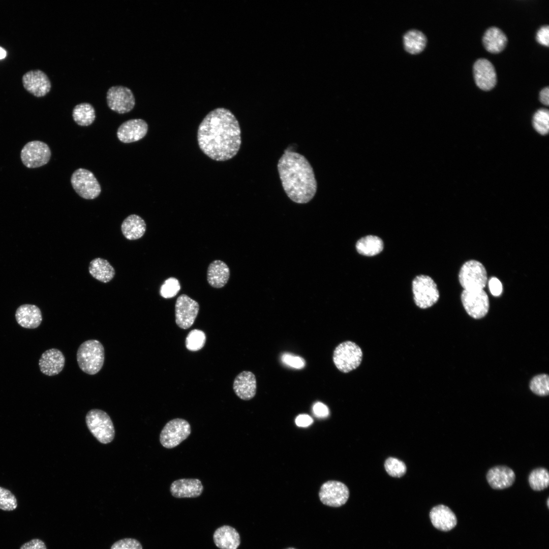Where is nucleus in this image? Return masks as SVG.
Instances as JSON below:
<instances>
[{
	"label": "nucleus",
	"mask_w": 549,
	"mask_h": 549,
	"mask_svg": "<svg viewBox=\"0 0 549 549\" xmlns=\"http://www.w3.org/2000/svg\"><path fill=\"white\" fill-rule=\"evenodd\" d=\"M17 500L15 496L9 490L0 486V509L11 511L17 507Z\"/></svg>",
	"instance_id": "e433bc0d"
},
{
	"label": "nucleus",
	"mask_w": 549,
	"mask_h": 549,
	"mask_svg": "<svg viewBox=\"0 0 549 549\" xmlns=\"http://www.w3.org/2000/svg\"><path fill=\"white\" fill-rule=\"evenodd\" d=\"M148 131V125L141 118L130 119L122 123L117 131V137L119 141L129 143L142 139Z\"/></svg>",
	"instance_id": "f3484780"
},
{
	"label": "nucleus",
	"mask_w": 549,
	"mask_h": 549,
	"mask_svg": "<svg viewBox=\"0 0 549 549\" xmlns=\"http://www.w3.org/2000/svg\"><path fill=\"white\" fill-rule=\"evenodd\" d=\"M313 412L314 414L320 418H324L329 415V409L324 404L317 402L313 406Z\"/></svg>",
	"instance_id": "c03bdc74"
},
{
	"label": "nucleus",
	"mask_w": 549,
	"mask_h": 549,
	"mask_svg": "<svg viewBox=\"0 0 549 549\" xmlns=\"http://www.w3.org/2000/svg\"><path fill=\"white\" fill-rule=\"evenodd\" d=\"M355 247L359 254L365 256H374L382 251L384 243L379 237L369 235L359 239Z\"/></svg>",
	"instance_id": "c85d7f7f"
},
{
	"label": "nucleus",
	"mask_w": 549,
	"mask_h": 549,
	"mask_svg": "<svg viewBox=\"0 0 549 549\" xmlns=\"http://www.w3.org/2000/svg\"><path fill=\"white\" fill-rule=\"evenodd\" d=\"M110 549H142V546L137 540L126 538L114 543Z\"/></svg>",
	"instance_id": "58836bf2"
},
{
	"label": "nucleus",
	"mask_w": 549,
	"mask_h": 549,
	"mask_svg": "<svg viewBox=\"0 0 549 549\" xmlns=\"http://www.w3.org/2000/svg\"><path fill=\"white\" fill-rule=\"evenodd\" d=\"M482 42L485 48L491 53H498L505 47L507 38L505 33L499 27L491 26L484 32Z\"/></svg>",
	"instance_id": "bb28decb"
},
{
	"label": "nucleus",
	"mask_w": 549,
	"mask_h": 549,
	"mask_svg": "<svg viewBox=\"0 0 549 549\" xmlns=\"http://www.w3.org/2000/svg\"><path fill=\"white\" fill-rule=\"evenodd\" d=\"M206 341L204 332L199 329L189 332L186 339V348L190 351H196L202 349Z\"/></svg>",
	"instance_id": "72a5a7b5"
},
{
	"label": "nucleus",
	"mask_w": 549,
	"mask_h": 549,
	"mask_svg": "<svg viewBox=\"0 0 549 549\" xmlns=\"http://www.w3.org/2000/svg\"><path fill=\"white\" fill-rule=\"evenodd\" d=\"M515 474L509 467L497 466L491 468L486 474V479L494 489L502 490L511 486L514 482Z\"/></svg>",
	"instance_id": "412c9836"
},
{
	"label": "nucleus",
	"mask_w": 549,
	"mask_h": 549,
	"mask_svg": "<svg viewBox=\"0 0 549 549\" xmlns=\"http://www.w3.org/2000/svg\"><path fill=\"white\" fill-rule=\"evenodd\" d=\"M349 497V491L343 483L329 480L324 483L319 492V497L324 505L334 507L345 504Z\"/></svg>",
	"instance_id": "ddd939ff"
},
{
	"label": "nucleus",
	"mask_w": 549,
	"mask_h": 549,
	"mask_svg": "<svg viewBox=\"0 0 549 549\" xmlns=\"http://www.w3.org/2000/svg\"><path fill=\"white\" fill-rule=\"evenodd\" d=\"M199 310V305L186 294L179 295L175 305V322L182 329H188L194 323Z\"/></svg>",
	"instance_id": "4468645a"
},
{
	"label": "nucleus",
	"mask_w": 549,
	"mask_h": 549,
	"mask_svg": "<svg viewBox=\"0 0 549 549\" xmlns=\"http://www.w3.org/2000/svg\"><path fill=\"white\" fill-rule=\"evenodd\" d=\"M536 39L540 44L548 46L549 27L548 25H543L539 28L536 33Z\"/></svg>",
	"instance_id": "a19ab883"
},
{
	"label": "nucleus",
	"mask_w": 549,
	"mask_h": 549,
	"mask_svg": "<svg viewBox=\"0 0 549 549\" xmlns=\"http://www.w3.org/2000/svg\"><path fill=\"white\" fill-rule=\"evenodd\" d=\"M528 481L532 490L536 491H542L549 485L548 472L544 468H536L530 473Z\"/></svg>",
	"instance_id": "2f4dec72"
},
{
	"label": "nucleus",
	"mask_w": 549,
	"mask_h": 549,
	"mask_svg": "<svg viewBox=\"0 0 549 549\" xmlns=\"http://www.w3.org/2000/svg\"><path fill=\"white\" fill-rule=\"evenodd\" d=\"M254 374L250 371H243L235 378L233 388L235 393L243 400H249L255 395L257 388Z\"/></svg>",
	"instance_id": "4be33fe9"
},
{
	"label": "nucleus",
	"mask_w": 549,
	"mask_h": 549,
	"mask_svg": "<svg viewBox=\"0 0 549 549\" xmlns=\"http://www.w3.org/2000/svg\"><path fill=\"white\" fill-rule=\"evenodd\" d=\"M459 279L464 290L483 289L487 281L486 270L480 262L470 260L461 267Z\"/></svg>",
	"instance_id": "0eeeda50"
},
{
	"label": "nucleus",
	"mask_w": 549,
	"mask_h": 549,
	"mask_svg": "<svg viewBox=\"0 0 549 549\" xmlns=\"http://www.w3.org/2000/svg\"><path fill=\"white\" fill-rule=\"evenodd\" d=\"M286 549H296V548H293V547H289V548H287Z\"/></svg>",
	"instance_id": "8fccbe9b"
},
{
	"label": "nucleus",
	"mask_w": 549,
	"mask_h": 549,
	"mask_svg": "<svg viewBox=\"0 0 549 549\" xmlns=\"http://www.w3.org/2000/svg\"><path fill=\"white\" fill-rule=\"evenodd\" d=\"M51 150L49 146L41 141L27 143L20 152L21 160L28 168H35L46 165L50 160Z\"/></svg>",
	"instance_id": "9b49d317"
},
{
	"label": "nucleus",
	"mask_w": 549,
	"mask_h": 549,
	"mask_svg": "<svg viewBox=\"0 0 549 549\" xmlns=\"http://www.w3.org/2000/svg\"><path fill=\"white\" fill-rule=\"evenodd\" d=\"M429 515L434 527L442 531H449L457 524L454 513L449 507L443 504L433 507Z\"/></svg>",
	"instance_id": "aec40b11"
},
{
	"label": "nucleus",
	"mask_w": 549,
	"mask_h": 549,
	"mask_svg": "<svg viewBox=\"0 0 549 549\" xmlns=\"http://www.w3.org/2000/svg\"><path fill=\"white\" fill-rule=\"evenodd\" d=\"M19 549H47V547L43 541L34 538L23 543Z\"/></svg>",
	"instance_id": "37998d69"
},
{
	"label": "nucleus",
	"mask_w": 549,
	"mask_h": 549,
	"mask_svg": "<svg viewBox=\"0 0 549 549\" xmlns=\"http://www.w3.org/2000/svg\"><path fill=\"white\" fill-rule=\"evenodd\" d=\"M548 502H549V500H548V499H547V507H548V505H549V503H548Z\"/></svg>",
	"instance_id": "09e8293b"
},
{
	"label": "nucleus",
	"mask_w": 549,
	"mask_h": 549,
	"mask_svg": "<svg viewBox=\"0 0 549 549\" xmlns=\"http://www.w3.org/2000/svg\"><path fill=\"white\" fill-rule=\"evenodd\" d=\"M426 42L425 35L417 29H410L403 36L404 48L407 52L411 54L421 52L425 48Z\"/></svg>",
	"instance_id": "c756f323"
},
{
	"label": "nucleus",
	"mask_w": 549,
	"mask_h": 549,
	"mask_svg": "<svg viewBox=\"0 0 549 549\" xmlns=\"http://www.w3.org/2000/svg\"><path fill=\"white\" fill-rule=\"evenodd\" d=\"M277 167L283 189L292 201L304 204L313 198L317 182L313 168L304 156L286 149Z\"/></svg>",
	"instance_id": "f03ea898"
},
{
	"label": "nucleus",
	"mask_w": 549,
	"mask_h": 549,
	"mask_svg": "<svg viewBox=\"0 0 549 549\" xmlns=\"http://www.w3.org/2000/svg\"><path fill=\"white\" fill-rule=\"evenodd\" d=\"M313 420L311 417L307 414H300L296 419L295 422L297 425L301 427H306L312 423Z\"/></svg>",
	"instance_id": "a18cd8bd"
},
{
	"label": "nucleus",
	"mask_w": 549,
	"mask_h": 549,
	"mask_svg": "<svg viewBox=\"0 0 549 549\" xmlns=\"http://www.w3.org/2000/svg\"><path fill=\"white\" fill-rule=\"evenodd\" d=\"M532 124L535 130L541 135H546L549 130V112L545 108L537 110L533 116Z\"/></svg>",
	"instance_id": "473e14b6"
},
{
	"label": "nucleus",
	"mask_w": 549,
	"mask_h": 549,
	"mask_svg": "<svg viewBox=\"0 0 549 549\" xmlns=\"http://www.w3.org/2000/svg\"><path fill=\"white\" fill-rule=\"evenodd\" d=\"M203 491L201 481L197 478H182L174 481L170 485L171 495L177 498H196Z\"/></svg>",
	"instance_id": "6ab92c4d"
},
{
	"label": "nucleus",
	"mask_w": 549,
	"mask_h": 549,
	"mask_svg": "<svg viewBox=\"0 0 549 549\" xmlns=\"http://www.w3.org/2000/svg\"><path fill=\"white\" fill-rule=\"evenodd\" d=\"M548 94V86H546L543 88L539 92V100L540 102L544 105L547 106H548L549 104Z\"/></svg>",
	"instance_id": "49530a36"
},
{
	"label": "nucleus",
	"mask_w": 549,
	"mask_h": 549,
	"mask_svg": "<svg viewBox=\"0 0 549 549\" xmlns=\"http://www.w3.org/2000/svg\"><path fill=\"white\" fill-rule=\"evenodd\" d=\"M213 539L216 545L220 549H237L240 543L238 532L228 525L218 528L214 533Z\"/></svg>",
	"instance_id": "b1692460"
},
{
	"label": "nucleus",
	"mask_w": 549,
	"mask_h": 549,
	"mask_svg": "<svg viewBox=\"0 0 549 549\" xmlns=\"http://www.w3.org/2000/svg\"><path fill=\"white\" fill-rule=\"evenodd\" d=\"M106 103L111 111L122 114L131 112L136 105L132 91L122 85L113 86L108 89Z\"/></svg>",
	"instance_id": "9d476101"
},
{
	"label": "nucleus",
	"mask_w": 549,
	"mask_h": 549,
	"mask_svg": "<svg viewBox=\"0 0 549 549\" xmlns=\"http://www.w3.org/2000/svg\"><path fill=\"white\" fill-rule=\"evenodd\" d=\"M15 319L17 323L21 327L34 329L41 324L42 315L40 309L37 306L24 304L17 309Z\"/></svg>",
	"instance_id": "5701e85b"
},
{
	"label": "nucleus",
	"mask_w": 549,
	"mask_h": 549,
	"mask_svg": "<svg viewBox=\"0 0 549 549\" xmlns=\"http://www.w3.org/2000/svg\"><path fill=\"white\" fill-rule=\"evenodd\" d=\"M88 271L94 278L104 283L111 281L115 274L114 268L108 260L99 257L90 262Z\"/></svg>",
	"instance_id": "cd10ccee"
},
{
	"label": "nucleus",
	"mask_w": 549,
	"mask_h": 549,
	"mask_svg": "<svg viewBox=\"0 0 549 549\" xmlns=\"http://www.w3.org/2000/svg\"><path fill=\"white\" fill-rule=\"evenodd\" d=\"M412 287L415 303L420 309L432 307L439 298L437 286L428 276H417L412 281Z\"/></svg>",
	"instance_id": "39448f33"
},
{
	"label": "nucleus",
	"mask_w": 549,
	"mask_h": 549,
	"mask_svg": "<svg viewBox=\"0 0 549 549\" xmlns=\"http://www.w3.org/2000/svg\"><path fill=\"white\" fill-rule=\"evenodd\" d=\"M362 357L361 348L353 342L346 341L340 343L335 348L333 361L339 371L347 373L360 365Z\"/></svg>",
	"instance_id": "423d86ee"
},
{
	"label": "nucleus",
	"mask_w": 549,
	"mask_h": 549,
	"mask_svg": "<svg viewBox=\"0 0 549 549\" xmlns=\"http://www.w3.org/2000/svg\"><path fill=\"white\" fill-rule=\"evenodd\" d=\"M6 55V51L4 48L0 47V59H2L5 58Z\"/></svg>",
	"instance_id": "de8ad7c7"
},
{
	"label": "nucleus",
	"mask_w": 549,
	"mask_h": 549,
	"mask_svg": "<svg viewBox=\"0 0 549 549\" xmlns=\"http://www.w3.org/2000/svg\"><path fill=\"white\" fill-rule=\"evenodd\" d=\"M281 360L286 365L296 369H301L306 365L303 358L289 353H285L282 355Z\"/></svg>",
	"instance_id": "ea45409f"
},
{
	"label": "nucleus",
	"mask_w": 549,
	"mask_h": 549,
	"mask_svg": "<svg viewBox=\"0 0 549 549\" xmlns=\"http://www.w3.org/2000/svg\"><path fill=\"white\" fill-rule=\"evenodd\" d=\"M230 277V269L223 261L216 260L211 262L207 270V280L212 287L221 288L228 282Z\"/></svg>",
	"instance_id": "393cba45"
},
{
	"label": "nucleus",
	"mask_w": 549,
	"mask_h": 549,
	"mask_svg": "<svg viewBox=\"0 0 549 549\" xmlns=\"http://www.w3.org/2000/svg\"><path fill=\"white\" fill-rule=\"evenodd\" d=\"M461 300L467 313L473 318H481L489 311V299L483 289L464 290Z\"/></svg>",
	"instance_id": "f8f14e48"
},
{
	"label": "nucleus",
	"mask_w": 549,
	"mask_h": 549,
	"mask_svg": "<svg viewBox=\"0 0 549 549\" xmlns=\"http://www.w3.org/2000/svg\"><path fill=\"white\" fill-rule=\"evenodd\" d=\"M489 287L491 294L495 296H500L502 292V285L500 281L496 277L491 278L488 282Z\"/></svg>",
	"instance_id": "79ce46f5"
},
{
	"label": "nucleus",
	"mask_w": 549,
	"mask_h": 549,
	"mask_svg": "<svg viewBox=\"0 0 549 549\" xmlns=\"http://www.w3.org/2000/svg\"><path fill=\"white\" fill-rule=\"evenodd\" d=\"M76 356L80 369L87 374L94 375L97 374L103 366L104 348L99 341L88 340L79 346Z\"/></svg>",
	"instance_id": "7ed1b4c3"
},
{
	"label": "nucleus",
	"mask_w": 549,
	"mask_h": 549,
	"mask_svg": "<svg viewBox=\"0 0 549 549\" xmlns=\"http://www.w3.org/2000/svg\"><path fill=\"white\" fill-rule=\"evenodd\" d=\"M71 183L76 193L85 199H94L101 192L96 177L92 172L86 169H76L71 176Z\"/></svg>",
	"instance_id": "1a4fd4ad"
},
{
	"label": "nucleus",
	"mask_w": 549,
	"mask_h": 549,
	"mask_svg": "<svg viewBox=\"0 0 549 549\" xmlns=\"http://www.w3.org/2000/svg\"><path fill=\"white\" fill-rule=\"evenodd\" d=\"M22 81L24 88L36 97H45L51 89L52 84L49 77L40 70L26 72L23 75Z\"/></svg>",
	"instance_id": "2eb2a0df"
},
{
	"label": "nucleus",
	"mask_w": 549,
	"mask_h": 549,
	"mask_svg": "<svg viewBox=\"0 0 549 549\" xmlns=\"http://www.w3.org/2000/svg\"><path fill=\"white\" fill-rule=\"evenodd\" d=\"M191 433L188 421L182 418L173 419L165 425L160 434V442L165 448L170 449L178 446Z\"/></svg>",
	"instance_id": "6e6552de"
},
{
	"label": "nucleus",
	"mask_w": 549,
	"mask_h": 549,
	"mask_svg": "<svg viewBox=\"0 0 549 549\" xmlns=\"http://www.w3.org/2000/svg\"><path fill=\"white\" fill-rule=\"evenodd\" d=\"M475 83L482 90L493 88L497 83V74L492 63L484 58L477 59L473 67Z\"/></svg>",
	"instance_id": "dca6fc26"
},
{
	"label": "nucleus",
	"mask_w": 549,
	"mask_h": 549,
	"mask_svg": "<svg viewBox=\"0 0 549 549\" xmlns=\"http://www.w3.org/2000/svg\"><path fill=\"white\" fill-rule=\"evenodd\" d=\"M146 228L144 220L135 214L128 216L121 225L122 233L128 240H136L142 237L145 232Z\"/></svg>",
	"instance_id": "a878e982"
},
{
	"label": "nucleus",
	"mask_w": 549,
	"mask_h": 549,
	"mask_svg": "<svg viewBox=\"0 0 549 549\" xmlns=\"http://www.w3.org/2000/svg\"><path fill=\"white\" fill-rule=\"evenodd\" d=\"M530 388L535 394L545 396L549 393V377L546 374H540L533 378L530 383Z\"/></svg>",
	"instance_id": "f704fd0d"
},
{
	"label": "nucleus",
	"mask_w": 549,
	"mask_h": 549,
	"mask_svg": "<svg viewBox=\"0 0 549 549\" xmlns=\"http://www.w3.org/2000/svg\"><path fill=\"white\" fill-rule=\"evenodd\" d=\"M65 357L59 350L52 348L44 352L39 360L40 371L49 376L58 374L63 370Z\"/></svg>",
	"instance_id": "a211bd4d"
},
{
	"label": "nucleus",
	"mask_w": 549,
	"mask_h": 549,
	"mask_svg": "<svg viewBox=\"0 0 549 549\" xmlns=\"http://www.w3.org/2000/svg\"><path fill=\"white\" fill-rule=\"evenodd\" d=\"M180 286L178 280L173 277H171L165 281L162 285L160 290V295L165 298H169L175 296L179 292Z\"/></svg>",
	"instance_id": "4c0bfd02"
},
{
	"label": "nucleus",
	"mask_w": 549,
	"mask_h": 549,
	"mask_svg": "<svg viewBox=\"0 0 549 549\" xmlns=\"http://www.w3.org/2000/svg\"><path fill=\"white\" fill-rule=\"evenodd\" d=\"M85 420L88 430L100 443L108 444L113 440L114 425L106 412L98 409H92L86 414Z\"/></svg>",
	"instance_id": "20e7f679"
},
{
	"label": "nucleus",
	"mask_w": 549,
	"mask_h": 549,
	"mask_svg": "<svg viewBox=\"0 0 549 549\" xmlns=\"http://www.w3.org/2000/svg\"><path fill=\"white\" fill-rule=\"evenodd\" d=\"M384 467L387 473L391 476L401 477L406 472L405 463L394 458H389L385 462Z\"/></svg>",
	"instance_id": "c9c22d12"
},
{
	"label": "nucleus",
	"mask_w": 549,
	"mask_h": 549,
	"mask_svg": "<svg viewBox=\"0 0 549 549\" xmlns=\"http://www.w3.org/2000/svg\"><path fill=\"white\" fill-rule=\"evenodd\" d=\"M72 116L74 121L81 126L92 125L96 117L94 107L87 102H82L76 105L73 109Z\"/></svg>",
	"instance_id": "7c9ffc66"
},
{
	"label": "nucleus",
	"mask_w": 549,
	"mask_h": 549,
	"mask_svg": "<svg viewBox=\"0 0 549 549\" xmlns=\"http://www.w3.org/2000/svg\"><path fill=\"white\" fill-rule=\"evenodd\" d=\"M197 140L202 151L212 160L225 161L233 158L241 143V130L234 114L225 108L210 111L199 126Z\"/></svg>",
	"instance_id": "f257e3e1"
}]
</instances>
